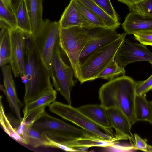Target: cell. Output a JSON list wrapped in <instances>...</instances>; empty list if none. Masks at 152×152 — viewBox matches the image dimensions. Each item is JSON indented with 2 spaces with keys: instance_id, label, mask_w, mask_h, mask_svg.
<instances>
[{
  "instance_id": "1",
  "label": "cell",
  "mask_w": 152,
  "mask_h": 152,
  "mask_svg": "<svg viewBox=\"0 0 152 152\" xmlns=\"http://www.w3.org/2000/svg\"><path fill=\"white\" fill-rule=\"evenodd\" d=\"M32 127L42 135L61 145L66 151H84L89 147H97V136L53 117L44 111L34 122Z\"/></svg>"
},
{
  "instance_id": "2",
  "label": "cell",
  "mask_w": 152,
  "mask_h": 152,
  "mask_svg": "<svg viewBox=\"0 0 152 152\" xmlns=\"http://www.w3.org/2000/svg\"><path fill=\"white\" fill-rule=\"evenodd\" d=\"M26 53L24 75L25 104L33 102L53 88L49 70L47 67L35 44L31 34L25 33Z\"/></svg>"
},
{
  "instance_id": "3",
  "label": "cell",
  "mask_w": 152,
  "mask_h": 152,
  "mask_svg": "<svg viewBox=\"0 0 152 152\" xmlns=\"http://www.w3.org/2000/svg\"><path fill=\"white\" fill-rule=\"evenodd\" d=\"M136 82L122 75L104 84L99 91L101 104L106 108L116 107L127 117L132 126L137 121L134 112Z\"/></svg>"
},
{
  "instance_id": "4",
  "label": "cell",
  "mask_w": 152,
  "mask_h": 152,
  "mask_svg": "<svg viewBox=\"0 0 152 152\" xmlns=\"http://www.w3.org/2000/svg\"><path fill=\"white\" fill-rule=\"evenodd\" d=\"M127 34L126 32L122 33L116 40L95 50L80 64L78 80L81 84L96 79L98 75L114 60Z\"/></svg>"
},
{
  "instance_id": "5",
  "label": "cell",
  "mask_w": 152,
  "mask_h": 152,
  "mask_svg": "<svg viewBox=\"0 0 152 152\" xmlns=\"http://www.w3.org/2000/svg\"><path fill=\"white\" fill-rule=\"evenodd\" d=\"M89 38L87 31L81 26L61 28L59 38L61 49L67 56L74 76L78 80L80 77V57Z\"/></svg>"
},
{
  "instance_id": "6",
  "label": "cell",
  "mask_w": 152,
  "mask_h": 152,
  "mask_svg": "<svg viewBox=\"0 0 152 152\" xmlns=\"http://www.w3.org/2000/svg\"><path fill=\"white\" fill-rule=\"evenodd\" d=\"M59 40L53 50L49 69L53 85L56 91L64 97L68 104L71 105L70 93L75 85L74 73L71 66L63 61L60 53Z\"/></svg>"
},
{
  "instance_id": "7",
  "label": "cell",
  "mask_w": 152,
  "mask_h": 152,
  "mask_svg": "<svg viewBox=\"0 0 152 152\" xmlns=\"http://www.w3.org/2000/svg\"><path fill=\"white\" fill-rule=\"evenodd\" d=\"M49 106V110L51 112L97 136L106 142L115 143L118 140L115 136L103 132L104 130L99 125L77 108L57 101H55Z\"/></svg>"
},
{
  "instance_id": "8",
  "label": "cell",
  "mask_w": 152,
  "mask_h": 152,
  "mask_svg": "<svg viewBox=\"0 0 152 152\" xmlns=\"http://www.w3.org/2000/svg\"><path fill=\"white\" fill-rule=\"evenodd\" d=\"M60 29L58 22L43 20L37 33L33 38L42 59L49 70L53 50L59 40Z\"/></svg>"
},
{
  "instance_id": "9",
  "label": "cell",
  "mask_w": 152,
  "mask_h": 152,
  "mask_svg": "<svg viewBox=\"0 0 152 152\" xmlns=\"http://www.w3.org/2000/svg\"><path fill=\"white\" fill-rule=\"evenodd\" d=\"M114 60L119 65L124 68L137 61H152V53L144 45L125 39L118 49Z\"/></svg>"
},
{
  "instance_id": "10",
  "label": "cell",
  "mask_w": 152,
  "mask_h": 152,
  "mask_svg": "<svg viewBox=\"0 0 152 152\" xmlns=\"http://www.w3.org/2000/svg\"><path fill=\"white\" fill-rule=\"evenodd\" d=\"M25 33L19 28H12L10 30L11 44L10 62L12 71L15 77L24 75L26 53Z\"/></svg>"
},
{
  "instance_id": "11",
  "label": "cell",
  "mask_w": 152,
  "mask_h": 152,
  "mask_svg": "<svg viewBox=\"0 0 152 152\" xmlns=\"http://www.w3.org/2000/svg\"><path fill=\"white\" fill-rule=\"evenodd\" d=\"M85 29L88 33L90 38L80 55V65L94 51L116 40L121 34L118 33L115 30L107 27Z\"/></svg>"
},
{
  "instance_id": "12",
  "label": "cell",
  "mask_w": 152,
  "mask_h": 152,
  "mask_svg": "<svg viewBox=\"0 0 152 152\" xmlns=\"http://www.w3.org/2000/svg\"><path fill=\"white\" fill-rule=\"evenodd\" d=\"M3 76L4 89L3 91L5 95L10 107L12 112L20 121H22L20 111L23 104L17 96L14 81L13 78L12 68L10 65H4L1 66Z\"/></svg>"
},
{
  "instance_id": "13",
  "label": "cell",
  "mask_w": 152,
  "mask_h": 152,
  "mask_svg": "<svg viewBox=\"0 0 152 152\" xmlns=\"http://www.w3.org/2000/svg\"><path fill=\"white\" fill-rule=\"evenodd\" d=\"M78 109L99 125L106 133L114 136L112 127L109 120L107 109L100 104H88Z\"/></svg>"
},
{
  "instance_id": "14",
  "label": "cell",
  "mask_w": 152,
  "mask_h": 152,
  "mask_svg": "<svg viewBox=\"0 0 152 152\" xmlns=\"http://www.w3.org/2000/svg\"><path fill=\"white\" fill-rule=\"evenodd\" d=\"M107 109L109 120L112 128L115 131V137L118 140L132 139V126L126 115L117 108Z\"/></svg>"
},
{
  "instance_id": "15",
  "label": "cell",
  "mask_w": 152,
  "mask_h": 152,
  "mask_svg": "<svg viewBox=\"0 0 152 152\" xmlns=\"http://www.w3.org/2000/svg\"><path fill=\"white\" fill-rule=\"evenodd\" d=\"M122 27L127 34L137 31L152 30V16L131 11L125 18Z\"/></svg>"
},
{
  "instance_id": "16",
  "label": "cell",
  "mask_w": 152,
  "mask_h": 152,
  "mask_svg": "<svg viewBox=\"0 0 152 152\" xmlns=\"http://www.w3.org/2000/svg\"><path fill=\"white\" fill-rule=\"evenodd\" d=\"M30 16L31 27V35L34 38L43 20V0H26Z\"/></svg>"
},
{
  "instance_id": "17",
  "label": "cell",
  "mask_w": 152,
  "mask_h": 152,
  "mask_svg": "<svg viewBox=\"0 0 152 152\" xmlns=\"http://www.w3.org/2000/svg\"><path fill=\"white\" fill-rule=\"evenodd\" d=\"M82 27L85 28L107 27L102 20L78 0H75Z\"/></svg>"
},
{
  "instance_id": "18",
  "label": "cell",
  "mask_w": 152,
  "mask_h": 152,
  "mask_svg": "<svg viewBox=\"0 0 152 152\" xmlns=\"http://www.w3.org/2000/svg\"><path fill=\"white\" fill-rule=\"evenodd\" d=\"M58 22L61 28H67L74 26L82 27L75 0H71Z\"/></svg>"
},
{
  "instance_id": "19",
  "label": "cell",
  "mask_w": 152,
  "mask_h": 152,
  "mask_svg": "<svg viewBox=\"0 0 152 152\" xmlns=\"http://www.w3.org/2000/svg\"><path fill=\"white\" fill-rule=\"evenodd\" d=\"M0 66L10 63L11 50L10 29L0 26Z\"/></svg>"
},
{
  "instance_id": "20",
  "label": "cell",
  "mask_w": 152,
  "mask_h": 152,
  "mask_svg": "<svg viewBox=\"0 0 152 152\" xmlns=\"http://www.w3.org/2000/svg\"><path fill=\"white\" fill-rule=\"evenodd\" d=\"M57 92L53 88L50 89L36 100L25 104L23 117L31 112L44 106H49L55 101Z\"/></svg>"
},
{
  "instance_id": "21",
  "label": "cell",
  "mask_w": 152,
  "mask_h": 152,
  "mask_svg": "<svg viewBox=\"0 0 152 152\" xmlns=\"http://www.w3.org/2000/svg\"><path fill=\"white\" fill-rule=\"evenodd\" d=\"M78 0L100 18L107 27L115 30L119 27V21L112 18L93 0Z\"/></svg>"
},
{
  "instance_id": "22",
  "label": "cell",
  "mask_w": 152,
  "mask_h": 152,
  "mask_svg": "<svg viewBox=\"0 0 152 152\" xmlns=\"http://www.w3.org/2000/svg\"><path fill=\"white\" fill-rule=\"evenodd\" d=\"M17 27L31 35V20L26 0H22L15 10Z\"/></svg>"
},
{
  "instance_id": "23",
  "label": "cell",
  "mask_w": 152,
  "mask_h": 152,
  "mask_svg": "<svg viewBox=\"0 0 152 152\" xmlns=\"http://www.w3.org/2000/svg\"><path fill=\"white\" fill-rule=\"evenodd\" d=\"M134 112L136 121H146L151 122V114L149 102L147 100L146 95L136 94Z\"/></svg>"
},
{
  "instance_id": "24",
  "label": "cell",
  "mask_w": 152,
  "mask_h": 152,
  "mask_svg": "<svg viewBox=\"0 0 152 152\" xmlns=\"http://www.w3.org/2000/svg\"><path fill=\"white\" fill-rule=\"evenodd\" d=\"M0 20L12 28H17L15 11L11 0H0Z\"/></svg>"
},
{
  "instance_id": "25",
  "label": "cell",
  "mask_w": 152,
  "mask_h": 152,
  "mask_svg": "<svg viewBox=\"0 0 152 152\" xmlns=\"http://www.w3.org/2000/svg\"><path fill=\"white\" fill-rule=\"evenodd\" d=\"M125 72L124 68L119 65L114 60L98 75L96 79L101 78L110 81L124 75Z\"/></svg>"
},
{
  "instance_id": "26",
  "label": "cell",
  "mask_w": 152,
  "mask_h": 152,
  "mask_svg": "<svg viewBox=\"0 0 152 152\" xmlns=\"http://www.w3.org/2000/svg\"><path fill=\"white\" fill-rule=\"evenodd\" d=\"M0 120L1 125L4 131L15 141L21 143L28 145L27 141L20 137L13 129L12 126L5 114L4 110L0 97Z\"/></svg>"
},
{
  "instance_id": "27",
  "label": "cell",
  "mask_w": 152,
  "mask_h": 152,
  "mask_svg": "<svg viewBox=\"0 0 152 152\" xmlns=\"http://www.w3.org/2000/svg\"><path fill=\"white\" fill-rule=\"evenodd\" d=\"M25 138L28 145L34 148L48 146V139L32 126L29 127L25 134Z\"/></svg>"
},
{
  "instance_id": "28",
  "label": "cell",
  "mask_w": 152,
  "mask_h": 152,
  "mask_svg": "<svg viewBox=\"0 0 152 152\" xmlns=\"http://www.w3.org/2000/svg\"><path fill=\"white\" fill-rule=\"evenodd\" d=\"M128 8L130 11L152 16V0H142Z\"/></svg>"
},
{
  "instance_id": "29",
  "label": "cell",
  "mask_w": 152,
  "mask_h": 152,
  "mask_svg": "<svg viewBox=\"0 0 152 152\" xmlns=\"http://www.w3.org/2000/svg\"><path fill=\"white\" fill-rule=\"evenodd\" d=\"M152 89V75L144 81L136 82L135 91L136 95H146Z\"/></svg>"
},
{
  "instance_id": "30",
  "label": "cell",
  "mask_w": 152,
  "mask_h": 152,
  "mask_svg": "<svg viewBox=\"0 0 152 152\" xmlns=\"http://www.w3.org/2000/svg\"><path fill=\"white\" fill-rule=\"evenodd\" d=\"M93 0L112 18L119 21L118 15L113 8L110 0Z\"/></svg>"
},
{
  "instance_id": "31",
  "label": "cell",
  "mask_w": 152,
  "mask_h": 152,
  "mask_svg": "<svg viewBox=\"0 0 152 152\" xmlns=\"http://www.w3.org/2000/svg\"><path fill=\"white\" fill-rule=\"evenodd\" d=\"M136 40L144 45L152 46V30L140 31L133 34Z\"/></svg>"
},
{
  "instance_id": "32",
  "label": "cell",
  "mask_w": 152,
  "mask_h": 152,
  "mask_svg": "<svg viewBox=\"0 0 152 152\" xmlns=\"http://www.w3.org/2000/svg\"><path fill=\"white\" fill-rule=\"evenodd\" d=\"M135 145L134 149L135 150H139L147 152V147L148 144L146 141L142 139L140 136L136 134H134Z\"/></svg>"
},
{
  "instance_id": "33",
  "label": "cell",
  "mask_w": 152,
  "mask_h": 152,
  "mask_svg": "<svg viewBox=\"0 0 152 152\" xmlns=\"http://www.w3.org/2000/svg\"><path fill=\"white\" fill-rule=\"evenodd\" d=\"M142 0H118V1L126 5L128 7Z\"/></svg>"
},
{
  "instance_id": "34",
  "label": "cell",
  "mask_w": 152,
  "mask_h": 152,
  "mask_svg": "<svg viewBox=\"0 0 152 152\" xmlns=\"http://www.w3.org/2000/svg\"><path fill=\"white\" fill-rule=\"evenodd\" d=\"M22 0H11L13 8L15 11Z\"/></svg>"
},
{
  "instance_id": "35",
  "label": "cell",
  "mask_w": 152,
  "mask_h": 152,
  "mask_svg": "<svg viewBox=\"0 0 152 152\" xmlns=\"http://www.w3.org/2000/svg\"><path fill=\"white\" fill-rule=\"evenodd\" d=\"M149 106L151 114V122L150 124L152 125V100L149 101Z\"/></svg>"
},
{
  "instance_id": "36",
  "label": "cell",
  "mask_w": 152,
  "mask_h": 152,
  "mask_svg": "<svg viewBox=\"0 0 152 152\" xmlns=\"http://www.w3.org/2000/svg\"><path fill=\"white\" fill-rule=\"evenodd\" d=\"M147 152H152V146L148 144L147 147Z\"/></svg>"
},
{
  "instance_id": "37",
  "label": "cell",
  "mask_w": 152,
  "mask_h": 152,
  "mask_svg": "<svg viewBox=\"0 0 152 152\" xmlns=\"http://www.w3.org/2000/svg\"><path fill=\"white\" fill-rule=\"evenodd\" d=\"M149 63H150V64L152 66V61H149Z\"/></svg>"
},
{
  "instance_id": "38",
  "label": "cell",
  "mask_w": 152,
  "mask_h": 152,
  "mask_svg": "<svg viewBox=\"0 0 152 152\" xmlns=\"http://www.w3.org/2000/svg\"></svg>"
}]
</instances>
